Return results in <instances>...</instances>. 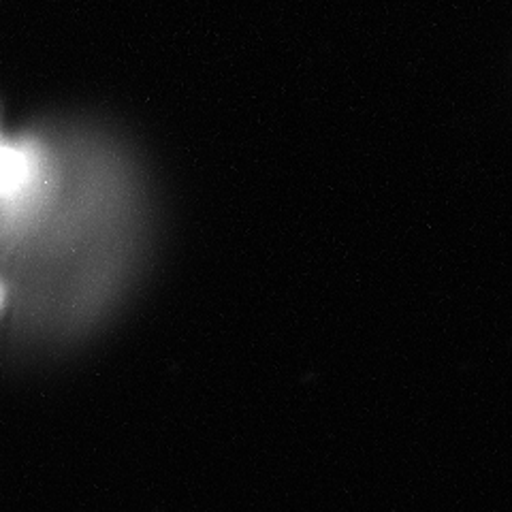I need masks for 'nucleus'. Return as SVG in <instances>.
Segmentation results:
<instances>
[{
	"label": "nucleus",
	"mask_w": 512,
	"mask_h": 512,
	"mask_svg": "<svg viewBox=\"0 0 512 512\" xmlns=\"http://www.w3.org/2000/svg\"><path fill=\"white\" fill-rule=\"evenodd\" d=\"M43 178V156L28 143L0 141V205L18 210L37 197Z\"/></svg>",
	"instance_id": "obj_1"
},
{
	"label": "nucleus",
	"mask_w": 512,
	"mask_h": 512,
	"mask_svg": "<svg viewBox=\"0 0 512 512\" xmlns=\"http://www.w3.org/2000/svg\"><path fill=\"white\" fill-rule=\"evenodd\" d=\"M5 297H7V288H5V284H3V282H0V308H3Z\"/></svg>",
	"instance_id": "obj_2"
}]
</instances>
